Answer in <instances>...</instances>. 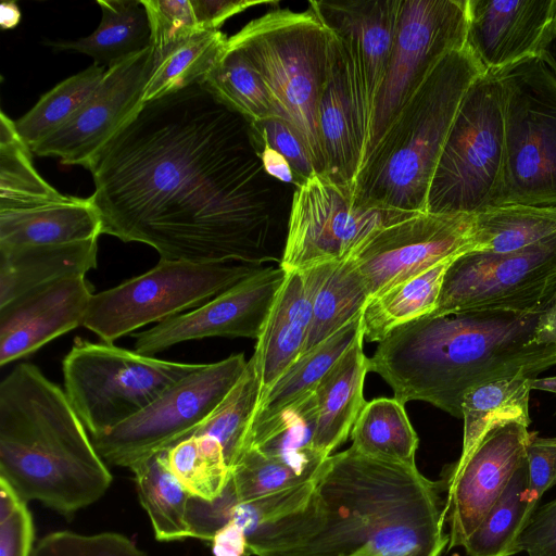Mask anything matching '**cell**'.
<instances>
[{"instance_id": "1", "label": "cell", "mask_w": 556, "mask_h": 556, "mask_svg": "<svg viewBox=\"0 0 556 556\" xmlns=\"http://www.w3.org/2000/svg\"><path fill=\"white\" fill-rule=\"evenodd\" d=\"M101 233L163 260H277L288 185L263 168L251 124L205 83L143 101L85 166Z\"/></svg>"}, {"instance_id": "2", "label": "cell", "mask_w": 556, "mask_h": 556, "mask_svg": "<svg viewBox=\"0 0 556 556\" xmlns=\"http://www.w3.org/2000/svg\"><path fill=\"white\" fill-rule=\"evenodd\" d=\"M402 404L424 401L462 418L465 393L556 366V301L528 313L468 311L424 316L393 329L369 357Z\"/></svg>"}, {"instance_id": "3", "label": "cell", "mask_w": 556, "mask_h": 556, "mask_svg": "<svg viewBox=\"0 0 556 556\" xmlns=\"http://www.w3.org/2000/svg\"><path fill=\"white\" fill-rule=\"evenodd\" d=\"M319 527L299 546L270 556H440L448 544L439 483L416 465L330 455L315 483Z\"/></svg>"}, {"instance_id": "4", "label": "cell", "mask_w": 556, "mask_h": 556, "mask_svg": "<svg viewBox=\"0 0 556 556\" xmlns=\"http://www.w3.org/2000/svg\"><path fill=\"white\" fill-rule=\"evenodd\" d=\"M0 478L66 518L113 480L65 391L30 363L0 383Z\"/></svg>"}, {"instance_id": "5", "label": "cell", "mask_w": 556, "mask_h": 556, "mask_svg": "<svg viewBox=\"0 0 556 556\" xmlns=\"http://www.w3.org/2000/svg\"><path fill=\"white\" fill-rule=\"evenodd\" d=\"M485 73L467 45L439 62L364 161L354 182V205L426 212L431 179L460 103Z\"/></svg>"}, {"instance_id": "6", "label": "cell", "mask_w": 556, "mask_h": 556, "mask_svg": "<svg viewBox=\"0 0 556 556\" xmlns=\"http://www.w3.org/2000/svg\"><path fill=\"white\" fill-rule=\"evenodd\" d=\"M331 31L311 8L276 9L228 38L265 83L278 117L305 147L315 172L326 177L319 104L330 72Z\"/></svg>"}, {"instance_id": "7", "label": "cell", "mask_w": 556, "mask_h": 556, "mask_svg": "<svg viewBox=\"0 0 556 556\" xmlns=\"http://www.w3.org/2000/svg\"><path fill=\"white\" fill-rule=\"evenodd\" d=\"M493 74L502 87L505 148L490 206L556 207V79L538 56Z\"/></svg>"}, {"instance_id": "8", "label": "cell", "mask_w": 556, "mask_h": 556, "mask_svg": "<svg viewBox=\"0 0 556 556\" xmlns=\"http://www.w3.org/2000/svg\"><path fill=\"white\" fill-rule=\"evenodd\" d=\"M200 365L76 338L62 368L65 393L92 437L135 416Z\"/></svg>"}, {"instance_id": "9", "label": "cell", "mask_w": 556, "mask_h": 556, "mask_svg": "<svg viewBox=\"0 0 556 556\" xmlns=\"http://www.w3.org/2000/svg\"><path fill=\"white\" fill-rule=\"evenodd\" d=\"M503 94L493 73L467 90L437 164L427 213L476 214L490 206L504 160Z\"/></svg>"}, {"instance_id": "10", "label": "cell", "mask_w": 556, "mask_h": 556, "mask_svg": "<svg viewBox=\"0 0 556 556\" xmlns=\"http://www.w3.org/2000/svg\"><path fill=\"white\" fill-rule=\"evenodd\" d=\"M262 267L160 258L147 273L93 294L83 326L113 343L142 326L201 306Z\"/></svg>"}, {"instance_id": "11", "label": "cell", "mask_w": 556, "mask_h": 556, "mask_svg": "<svg viewBox=\"0 0 556 556\" xmlns=\"http://www.w3.org/2000/svg\"><path fill=\"white\" fill-rule=\"evenodd\" d=\"M248 365L243 353L180 379L144 409L91 441L108 464L131 468L191 434L216 410Z\"/></svg>"}, {"instance_id": "12", "label": "cell", "mask_w": 556, "mask_h": 556, "mask_svg": "<svg viewBox=\"0 0 556 556\" xmlns=\"http://www.w3.org/2000/svg\"><path fill=\"white\" fill-rule=\"evenodd\" d=\"M556 301V233L506 252L470 251L448 266L428 316L468 311H541Z\"/></svg>"}, {"instance_id": "13", "label": "cell", "mask_w": 556, "mask_h": 556, "mask_svg": "<svg viewBox=\"0 0 556 556\" xmlns=\"http://www.w3.org/2000/svg\"><path fill=\"white\" fill-rule=\"evenodd\" d=\"M415 214L356 206L350 192L315 175L294 188L279 266L289 271L346 260L376 232Z\"/></svg>"}, {"instance_id": "14", "label": "cell", "mask_w": 556, "mask_h": 556, "mask_svg": "<svg viewBox=\"0 0 556 556\" xmlns=\"http://www.w3.org/2000/svg\"><path fill=\"white\" fill-rule=\"evenodd\" d=\"M467 31V0H403L364 161L439 62L466 46Z\"/></svg>"}, {"instance_id": "15", "label": "cell", "mask_w": 556, "mask_h": 556, "mask_svg": "<svg viewBox=\"0 0 556 556\" xmlns=\"http://www.w3.org/2000/svg\"><path fill=\"white\" fill-rule=\"evenodd\" d=\"M476 249V214L425 212L379 230L346 260L371 299Z\"/></svg>"}, {"instance_id": "16", "label": "cell", "mask_w": 556, "mask_h": 556, "mask_svg": "<svg viewBox=\"0 0 556 556\" xmlns=\"http://www.w3.org/2000/svg\"><path fill=\"white\" fill-rule=\"evenodd\" d=\"M278 266L262 267L190 312L134 334L135 351L148 356L190 340L256 339L286 278Z\"/></svg>"}, {"instance_id": "17", "label": "cell", "mask_w": 556, "mask_h": 556, "mask_svg": "<svg viewBox=\"0 0 556 556\" xmlns=\"http://www.w3.org/2000/svg\"><path fill=\"white\" fill-rule=\"evenodd\" d=\"M531 432L519 422L493 427L448 475L444 518L447 549L464 545L526 459Z\"/></svg>"}, {"instance_id": "18", "label": "cell", "mask_w": 556, "mask_h": 556, "mask_svg": "<svg viewBox=\"0 0 556 556\" xmlns=\"http://www.w3.org/2000/svg\"><path fill=\"white\" fill-rule=\"evenodd\" d=\"M153 71L152 48L111 66L88 102L65 126L30 148L38 156L83 165L118 130L143 102Z\"/></svg>"}, {"instance_id": "19", "label": "cell", "mask_w": 556, "mask_h": 556, "mask_svg": "<svg viewBox=\"0 0 556 556\" xmlns=\"http://www.w3.org/2000/svg\"><path fill=\"white\" fill-rule=\"evenodd\" d=\"M402 3L403 0L309 1L311 10L343 43L350 56L370 129L377 96L392 53Z\"/></svg>"}, {"instance_id": "20", "label": "cell", "mask_w": 556, "mask_h": 556, "mask_svg": "<svg viewBox=\"0 0 556 556\" xmlns=\"http://www.w3.org/2000/svg\"><path fill=\"white\" fill-rule=\"evenodd\" d=\"M330 59L318 114L325 178L353 195L369 140L370 123L354 66L343 43L333 34Z\"/></svg>"}, {"instance_id": "21", "label": "cell", "mask_w": 556, "mask_h": 556, "mask_svg": "<svg viewBox=\"0 0 556 556\" xmlns=\"http://www.w3.org/2000/svg\"><path fill=\"white\" fill-rule=\"evenodd\" d=\"M93 293L85 276L62 278L0 306V365L83 326Z\"/></svg>"}, {"instance_id": "22", "label": "cell", "mask_w": 556, "mask_h": 556, "mask_svg": "<svg viewBox=\"0 0 556 556\" xmlns=\"http://www.w3.org/2000/svg\"><path fill=\"white\" fill-rule=\"evenodd\" d=\"M556 0H467L466 45L486 73L536 56Z\"/></svg>"}, {"instance_id": "23", "label": "cell", "mask_w": 556, "mask_h": 556, "mask_svg": "<svg viewBox=\"0 0 556 556\" xmlns=\"http://www.w3.org/2000/svg\"><path fill=\"white\" fill-rule=\"evenodd\" d=\"M255 345L260 402L301 356L313 315V280L306 269L286 271Z\"/></svg>"}, {"instance_id": "24", "label": "cell", "mask_w": 556, "mask_h": 556, "mask_svg": "<svg viewBox=\"0 0 556 556\" xmlns=\"http://www.w3.org/2000/svg\"><path fill=\"white\" fill-rule=\"evenodd\" d=\"M363 334L346 349L314 390L316 424L314 445L329 457L351 435L366 401L364 381L370 371L363 350Z\"/></svg>"}, {"instance_id": "25", "label": "cell", "mask_w": 556, "mask_h": 556, "mask_svg": "<svg viewBox=\"0 0 556 556\" xmlns=\"http://www.w3.org/2000/svg\"><path fill=\"white\" fill-rule=\"evenodd\" d=\"M98 239L0 247V306L49 282L85 276L97 267Z\"/></svg>"}, {"instance_id": "26", "label": "cell", "mask_w": 556, "mask_h": 556, "mask_svg": "<svg viewBox=\"0 0 556 556\" xmlns=\"http://www.w3.org/2000/svg\"><path fill=\"white\" fill-rule=\"evenodd\" d=\"M101 219L90 199L27 211L0 212V247L61 244L98 239Z\"/></svg>"}, {"instance_id": "27", "label": "cell", "mask_w": 556, "mask_h": 556, "mask_svg": "<svg viewBox=\"0 0 556 556\" xmlns=\"http://www.w3.org/2000/svg\"><path fill=\"white\" fill-rule=\"evenodd\" d=\"M315 424L316 408L312 393L274 418L251 428L242 451L253 448L304 478L316 479L328 457L315 448Z\"/></svg>"}, {"instance_id": "28", "label": "cell", "mask_w": 556, "mask_h": 556, "mask_svg": "<svg viewBox=\"0 0 556 556\" xmlns=\"http://www.w3.org/2000/svg\"><path fill=\"white\" fill-rule=\"evenodd\" d=\"M306 269L313 280L314 296L303 353L359 316L369 301L365 285L349 260L325 262Z\"/></svg>"}, {"instance_id": "29", "label": "cell", "mask_w": 556, "mask_h": 556, "mask_svg": "<svg viewBox=\"0 0 556 556\" xmlns=\"http://www.w3.org/2000/svg\"><path fill=\"white\" fill-rule=\"evenodd\" d=\"M361 333L362 314L301 354L261 400L249 430L311 395L330 367Z\"/></svg>"}, {"instance_id": "30", "label": "cell", "mask_w": 556, "mask_h": 556, "mask_svg": "<svg viewBox=\"0 0 556 556\" xmlns=\"http://www.w3.org/2000/svg\"><path fill=\"white\" fill-rule=\"evenodd\" d=\"M97 2L102 17L91 35L51 46L87 54L94 64L108 67L151 47V25L142 0Z\"/></svg>"}, {"instance_id": "31", "label": "cell", "mask_w": 556, "mask_h": 556, "mask_svg": "<svg viewBox=\"0 0 556 556\" xmlns=\"http://www.w3.org/2000/svg\"><path fill=\"white\" fill-rule=\"evenodd\" d=\"M455 258L444 260L369 299L362 313L363 339L379 343L393 329L430 314L437 305L444 275Z\"/></svg>"}, {"instance_id": "32", "label": "cell", "mask_w": 556, "mask_h": 556, "mask_svg": "<svg viewBox=\"0 0 556 556\" xmlns=\"http://www.w3.org/2000/svg\"><path fill=\"white\" fill-rule=\"evenodd\" d=\"M135 476L139 501L160 542L192 538L188 521L191 494L169 469L164 451L129 468Z\"/></svg>"}, {"instance_id": "33", "label": "cell", "mask_w": 556, "mask_h": 556, "mask_svg": "<svg viewBox=\"0 0 556 556\" xmlns=\"http://www.w3.org/2000/svg\"><path fill=\"white\" fill-rule=\"evenodd\" d=\"M528 380L523 376L501 379L477 386L465 393L462 401L463 448L458 460L465 459L495 426L507 422L530 426L531 389Z\"/></svg>"}, {"instance_id": "34", "label": "cell", "mask_w": 556, "mask_h": 556, "mask_svg": "<svg viewBox=\"0 0 556 556\" xmlns=\"http://www.w3.org/2000/svg\"><path fill=\"white\" fill-rule=\"evenodd\" d=\"M539 505L529 495L527 458L463 547L468 556H513L518 539Z\"/></svg>"}, {"instance_id": "35", "label": "cell", "mask_w": 556, "mask_h": 556, "mask_svg": "<svg viewBox=\"0 0 556 556\" xmlns=\"http://www.w3.org/2000/svg\"><path fill=\"white\" fill-rule=\"evenodd\" d=\"M70 197L56 191L38 174L31 150L18 135L15 122L1 111L0 212L38 208L65 202Z\"/></svg>"}, {"instance_id": "36", "label": "cell", "mask_w": 556, "mask_h": 556, "mask_svg": "<svg viewBox=\"0 0 556 556\" xmlns=\"http://www.w3.org/2000/svg\"><path fill=\"white\" fill-rule=\"evenodd\" d=\"M355 451L377 459L416 465L419 439L404 404L392 397L366 402L351 431Z\"/></svg>"}, {"instance_id": "37", "label": "cell", "mask_w": 556, "mask_h": 556, "mask_svg": "<svg viewBox=\"0 0 556 556\" xmlns=\"http://www.w3.org/2000/svg\"><path fill=\"white\" fill-rule=\"evenodd\" d=\"M556 233V207L507 205L476 213V251L506 253Z\"/></svg>"}, {"instance_id": "38", "label": "cell", "mask_w": 556, "mask_h": 556, "mask_svg": "<svg viewBox=\"0 0 556 556\" xmlns=\"http://www.w3.org/2000/svg\"><path fill=\"white\" fill-rule=\"evenodd\" d=\"M105 71L104 66L92 64L45 93L15 122L26 144L34 147L73 119L97 90Z\"/></svg>"}, {"instance_id": "39", "label": "cell", "mask_w": 556, "mask_h": 556, "mask_svg": "<svg viewBox=\"0 0 556 556\" xmlns=\"http://www.w3.org/2000/svg\"><path fill=\"white\" fill-rule=\"evenodd\" d=\"M228 38L220 30L197 29L153 66L143 101L205 83L220 59Z\"/></svg>"}, {"instance_id": "40", "label": "cell", "mask_w": 556, "mask_h": 556, "mask_svg": "<svg viewBox=\"0 0 556 556\" xmlns=\"http://www.w3.org/2000/svg\"><path fill=\"white\" fill-rule=\"evenodd\" d=\"M164 455L172 472L192 496L214 501L230 480L223 447L211 437L192 432L164 450Z\"/></svg>"}, {"instance_id": "41", "label": "cell", "mask_w": 556, "mask_h": 556, "mask_svg": "<svg viewBox=\"0 0 556 556\" xmlns=\"http://www.w3.org/2000/svg\"><path fill=\"white\" fill-rule=\"evenodd\" d=\"M261 382L253 356L241 378L216 410L193 432L215 439L230 469L238 460L260 402Z\"/></svg>"}, {"instance_id": "42", "label": "cell", "mask_w": 556, "mask_h": 556, "mask_svg": "<svg viewBox=\"0 0 556 556\" xmlns=\"http://www.w3.org/2000/svg\"><path fill=\"white\" fill-rule=\"evenodd\" d=\"M205 84L250 122L277 116L261 76L238 50L228 45Z\"/></svg>"}, {"instance_id": "43", "label": "cell", "mask_w": 556, "mask_h": 556, "mask_svg": "<svg viewBox=\"0 0 556 556\" xmlns=\"http://www.w3.org/2000/svg\"><path fill=\"white\" fill-rule=\"evenodd\" d=\"M314 480L316 479L298 475L285 464L270 459L253 448H245L231 469L229 485L237 502H243Z\"/></svg>"}, {"instance_id": "44", "label": "cell", "mask_w": 556, "mask_h": 556, "mask_svg": "<svg viewBox=\"0 0 556 556\" xmlns=\"http://www.w3.org/2000/svg\"><path fill=\"white\" fill-rule=\"evenodd\" d=\"M30 556H148L129 538L116 532L83 535L55 531L43 536Z\"/></svg>"}, {"instance_id": "45", "label": "cell", "mask_w": 556, "mask_h": 556, "mask_svg": "<svg viewBox=\"0 0 556 556\" xmlns=\"http://www.w3.org/2000/svg\"><path fill=\"white\" fill-rule=\"evenodd\" d=\"M151 25L153 66L198 28L190 0H142Z\"/></svg>"}, {"instance_id": "46", "label": "cell", "mask_w": 556, "mask_h": 556, "mask_svg": "<svg viewBox=\"0 0 556 556\" xmlns=\"http://www.w3.org/2000/svg\"><path fill=\"white\" fill-rule=\"evenodd\" d=\"M34 538L27 503L0 478V556H30Z\"/></svg>"}, {"instance_id": "47", "label": "cell", "mask_w": 556, "mask_h": 556, "mask_svg": "<svg viewBox=\"0 0 556 556\" xmlns=\"http://www.w3.org/2000/svg\"><path fill=\"white\" fill-rule=\"evenodd\" d=\"M250 124L255 147L267 146L286 157L299 186L317 175L305 147L282 118L271 116Z\"/></svg>"}, {"instance_id": "48", "label": "cell", "mask_w": 556, "mask_h": 556, "mask_svg": "<svg viewBox=\"0 0 556 556\" xmlns=\"http://www.w3.org/2000/svg\"><path fill=\"white\" fill-rule=\"evenodd\" d=\"M529 495L539 505L543 494L556 484V438L531 432L526 451Z\"/></svg>"}, {"instance_id": "49", "label": "cell", "mask_w": 556, "mask_h": 556, "mask_svg": "<svg viewBox=\"0 0 556 556\" xmlns=\"http://www.w3.org/2000/svg\"><path fill=\"white\" fill-rule=\"evenodd\" d=\"M516 551L528 556H556V498L536 508L518 539Z\"/></svg>"}, {"instance_id": "50", "label": "cell", "mask_w": 556, "mask_h": 556, "mask_svg": "<svg viewBox=\"0 0 556 556\" xmlns=\"http://www.w3.org/2000/svg\"><path fill=\"white\" fill-rule=\"evenodd\" d=\"M199 29L219 30L226 20L247 9L273 1L249 0H190Z\"/></svg>"}, {"instance_id": "51", "label": "cell", "mask_w": 556, "mask_h": 556, "mask_svg": "<svg viewBox=\"0 0 556 556\" xmlns=\"http://www.w3.org/2000/svg\"><path fill=\"white\" fill-rule=\"evenodd\" d=\"M212 556L251 555L244 532L232 521H228L213 536Z\"/></svg>"}, {"instance_id": "52", "label": "cell", "mask_w": 556, "mask_h": 556, "mask_svg": "<svg viewBox=\"0 0 556 556\" xmlns=\"http://www.w3.org/2000/svg\"><path fill=\"white\" fill-rule=\"evenodd\" d=\"M263 168L270 177L282 184L298 187L296 176L286 157L267 146L256 147Z\"/></svg>"}, {"instance_id": "53", "label": "cell", "mask_w": 556, "mask_h": 556, "mask_svg": "<svg viewBox=\"0 0 556 556\" xmlns=\"http://www.w3.org/2000/svg\"><path fill=\"white\" fill-rule=\"evenodd\" d=\"M536 56L556 79V11L541 40Z\"/></svg>"}, {"instance_id": "54", "label": "cell", "mask_w": 556, "mask_h": 556, "mask_svg": "<svg viewBox=\"0 0 556 556\" xmlns=\"http://www.w3.org/2000/svg\"><path fill=\"white\" fill-rule=\"evenodd\" d=\"M21 22V11L15 1H4L0 5V26L12 29Z\"/></svg>"}, {"instance_id": "55", "label": "cell", "mask_w": 556, "mask_h": 556, "mask_svg": "<svg viewBox=\"0 0 556 556\" xmlns=\"http://www.w3.org/2000/svg\"><path fill=\"white\" fill-rule=\"evenodd\" d=\"M528 381L531 390L547 391L556 394V376L529 378Z\"/></svg>"}, {"instance_id": "56", "label": "cell", "mask_w": 556, "mask_h": 556, "mask_svg": "<svg viewBox=\"0 0 556 556\" xmlns=\"http://www.w3.org/2000/svg\"><path fill=\"white\" fill-rule=\"evenodd\" d=\"M453 556H458V554H454Z\"/></svg>"}]
</instances>
